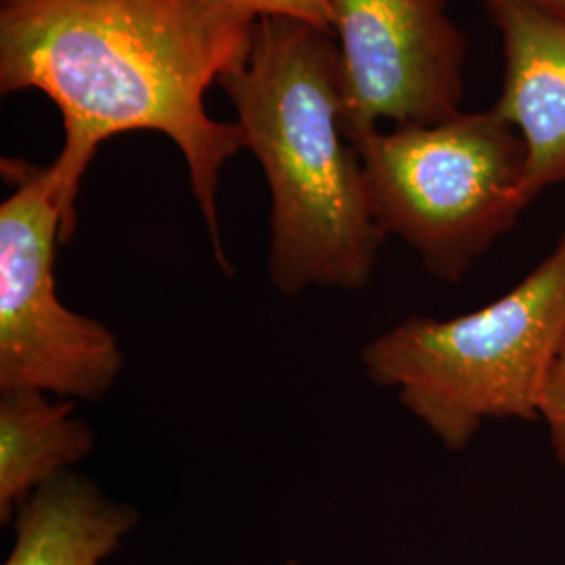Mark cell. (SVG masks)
<instances>
[{"label": "cell", "instance_id": "obj_8", "mask_svg": "<svg viewBox=\"0 0 565 565\" xmlns=\"http://www.w3.org/2000/svg\"><path fill=\"white\" fill-rule=\"evenodd\" d=\"M139 511L72 471L41 486L15 511L4 565H102L139 525Z\"/></svg>", "mask_w": 565, "mask_h": 565}, {"label": "cell", "instance_id": "obj_5", "mask_svg": "<svg viewBox=\"0 0 565 565\" xmlns=\"http://www.w3.org/2000/svg\"><path fill=\"white\" fill-rule=\"evenodd\" d=\"M13 191L0 203V392L41 390L102 403L124 371L116 333L61 302L55 260L74 237L55 166L2 162Z\"/></svg>", "mask_w": 565, "mask_h": 565}, {"label": "cell", "instance_id": "obj_1", "mask_svg": "<svg viewBox=\"0 0 565 565\" xmlns=\"http://www.w3.org/2000/svg\"><path fill=\"white\" fill-rule=\"evenodd\" d=\"M258 18L233 0H0V93L41 90L65 141L53 162L76 231L81 182L102 142L158 132L179 147L214 260L235 268L218 221L224 163L245 149L205 95L247 61Z\"/></svg>", "mask_w": 565, "mask_h": 565}, {"label": "cell", "instance_id": "obj_6", "mask_svg": "<svg viewBox=\"0 0 565 565\" xmlns=\"http://www.w3.org/2000/svg\"><path fill=\"white\" fill-rule=\"evenodd\" d=\"M329 7L348 141H361L382 121L434 124L463 111L467 39L446 0H329Z\"/></svg>", "mask_w": 565, "mask_h": 565}, {"label": "cell", "instance_id": "obj_10", "mask_svg": "<svg viewBox=\"0 0 565 565\" xmlns=\"http://www.w3.org/2000/svg\"><path fill=\"white\" fill-rule=\"evenodd\" d=\"M541 422L548 431V443L557 461L565 467V321L546 382Z\"/></svg>", "mask_w": 565, "mask_h": 565}, {"label": "cell", "instance_id": "obj_3", "mask_svg": "<svg viewBox=\"0 0 565 565\" xmlns=\"http://www.w3.org/2000/svg\"><path fill=\"white\" fill-rule=\"evenodd\" d=\"M565 321V233L501 298L450 319L408 317L364 343L371 384L450 452L490 422H541Z\"/></svg>", "mask_w": 565, "mask_h": 565}, {"label": "cell", "instance_id": "obj_9", "mask_svg": "<svg viewBox=\"0 0 565 565\" xmlns=\"http://www.w3.org/2000/svg\"><path fill=\"white\" fill-rule=\"evenodd\" d=\"M95 431L76 403L41 390L0 392V522L41 486L72 471L95 450Z\"/></svg>", "mask_w": 565, "mask_h": 565}, {"label": "cell", "instance_id": "obj_12", "mask_svg": "<svg viewBox=\"0 0 565 565\" xmlns=\"http://www.w3.org/2000/svg\"><path fill=\"white\" fill-rule=\"evenodd\" d=\"M527 2H534V4L543 7L546 11L565 18V0H527Z\"/></svg>", "mask_w": 565, "mask_h": 565}, {"label": "cell", "instance_id": "obj_7", "mask_svg": "<svg viewBox=\"0 0 565 565\" xmlns=\"http://www.w3.org/2000/svg\"><path fill=\"white\" fill-rule=\"evenodd\" d=\"M503 42V86L492 109L525 149V195L565 184V18L527 0H482Z\"/></svg>", "mask_w": 565, "mask_h": 565}, {"label": "cell", "instance_id": "obj_13", "mask_svg": "<svg viewBox=\"0 0 565 565\" xmlns=\"http://www.w3.org/2000/svg\"><path fill=\"white\" fill-rule=\"evenodd\" d=\"M279 565H302V564H300V562H298V559H285V562H282V564H279Z\"/></svg>", "mask_w": 565, "mask_h": 565}, {"label": "cell", "instance_id": "obj_2", "mask_svg": "<svg viewBox=\"0 0 565 565\" xmlns=\"http://www.w3.org/2000/svg\"><path fill=\"white\" fill-rule=\"evenodd\" d=\"M270 191L268 277L285 298L364 289L384 233L342 124V60L331 32L260 18L247 61L218 82Z\"/></svg>", "mask_w": 565, "mask_h": 565}, {"label": "cell", "instance_id": "obj_11", "mask_svg": "<svg viewBox=\"0 0 565 565\" xmlns=\"http://www.w3.org/2000/svg\"><path fill=\"white\" fill-rule=\"evenodd\" d=\"M254 18H291L310 23L319 30L331 32V7L329 0H233Z\"/></svg>", "mask_w": 565, "mask_h": 565}, {"label": "cell", "instance_id": "obj_4", "mask_svg": "<svg viewBox=\"0 0 565 565\" xmlns=\"http://www.w3.org/2000/svg\"><path fill=\"white\" fill-rule=\"evenodd\" d=\"M354 147L380 231L440 281H463L532 205L524 142L492 107L375 130Z\"/></svg>", "mask_w": 565, "mask_h": 565}]
</instances>
